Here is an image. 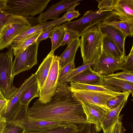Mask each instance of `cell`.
I'll list each match as a JSON object with an SVG mask.
<instances>
[{
  "label": "cell",
  "mask_w": 133,
  "mask_h": 133,
  "mask_svg": "<svg viewBox=\"0 0 133 133\" xmlns=\"http://www.w3.org/2000/svg\"><path fill=\"white\" fill-rule=\"evenodd\" d=\"M74 60L68 63L59 70L57 83L62 80L71 70L75 68Z\"/></svg>",
  "instance_id": "d590c367"
},
{
  "label": "cell",
  "mask_w": 133,
  "mask_h": 133,
  "mask_svg": "<svg viewBox=\"0 0 133 133\" xmlns=\"http://www.w3.org/2000/svg\"><path fill=\"white\" fill-rule=\"evenodd\" d=\"M98 58L87 64H83L79 67L71 70L62 80L57 83V86L69 82L75 76L89 67H91Z\"/></svg>",
  "instance_id": "f1b7e54d"
},
{
  "label": "cell",
  "mask_w": 133,
  "mask_h": 133,
  "mask_svg": "<svg viewBox=\"0 0 133 133\" xmlns=\"http://www.w3.org/2000/svg\"><path fill=\"white\" fill-rule=\"evenodd\" d=\"M111 12L126 21H133V0H116Z\"/></svg>",
  "instance_id": "ffe728a7"
},
{
  "label": "cell",
  "mask_w": 133,
  "mask_h": 133,
  "mask_svg": "<svg viewBox=\"0 0 133 133\" xmlns=\"http://www.w3.org/2000/svg\"><path fill=\"white\" fill-rule=\"evenodd\" d=\"M101 85L114 92H129L133 96V83L102 75Z\"/></svg>",
  "instance_id": "2e32d148"
},
{
  "label": "cell",
  "mask_w": 133,
  "mask_h": 133,
  "mask_svg": "<svg viewBox=\"0 0 133 133\" xmlns=\"http://www.w3.org/2000/svg\"><path fill=\"white\" fill-rule=\"evenodd\" d=\"M81 0H62L58 3L53 4L46 10L39 14L36 18L39 23H45L49 19L53 20L58 18V16L65 11L75 9L80 4Z\"/></svg>",
  "instance_id": "7c38bea8"
},
{
  "label": "cell",
  "mask_w": 133,
  "mask_h": 133,
  "mask_svg": "<svg viewBox=\"0 0 133 133\" xmlns=\"http://www.w3.org/2000/svg\"><path fill=\"white\" fill-rule=\"evenodd\" d=\"M69 85L66 83L57 86L54 95L46 103L37 99L28 108L26 117L31 120L60 122L78 129L91 124L87 121L82 103L69 89Z\"/></svg>",
  "instance_id": "6da1fadb"
},
{
  "label": "cell",
  "mask_w": 133,
  "mask_h": 133,
  "mask_svg": "<svg viewBox=\"0 0 133 133\" xmlns=\"http://www.w3.org/2000/svg\"><path fill=\"white\" fill-rule=\"evenodd\" d=\"M9 100L0 99V116H3L5 113L6 107Z\"/></svg>",
  "instance_id": "7bdbcfd3"
},
{
  "label": "cell",
  "mask_w": 133,
  "mask_h": 133,
  "mask_svg": "<svg viewBox=\"0 0 133 133\" xmlns=\"http://www.w3.org/2000/svg\"><path fill=\"white\" fill-rule=\"evenodd\" d=\"M101 22L119 30L126 37H132L133 36V21H126L115 13L112 12L105 20Z\"/></svg>",
  "instance_id": "e0dca14e"
},
{
  "label": "cell",
  "mask_w": 133,
  "mask_h": 133,
  "mask_svg": "<svg viewBox=\"0 0 133 133\" xmlns=\"http://www.w3.org/2000/svg\"><path fill=\"white\" fill-rule=\"evenodd\" d=\"M37 79L35 73L26 79L18 88L17 92L7 104L6 112L2 116L8 122L19 119L26 116L28 107L22 105L19 101L23 91L30 84Z\"/></svg>",
  "instance_id": "8992f818"
},
{
  "label": "cell",
  "mask_w": 133,
  "mask_h": 133,
  "mask_svg": "<svg viewBox=\"0 0 133 133\" xmlns=\"http://www.w3.org/2000/svg\"><path fill=\"white\" fill-rule=\"evenodd\" d=\"M79 37L77 38L65 49L59 56V70L68 63L75 60L76 52L80 44Z\"/></svg>",
  "instance_id": "cb8c5ba5"
},
{
  "label": "cell",
  "mask_w": 133,
  "mask_h": 133,
  "mask_svg": "<svg viewBox=\"0 0 133 133\" xmlns=\"http://www.w3.org/2000/svg\"><path fill=\"white\" fill-rule=\"evenodd\" d=\"M67 28L63 24L54 26L50 38L52 43L51 52H54L62 42L67 30Z\"/></svg>",
  "instance_id": "484cf974"
},
{
  "label": "cell",
  "mask_w": 133,
  "mask_h": 133,
  "mask_svg": "<svg viewBox=\"0 0 133 133\" xmlns=\"http://www.w3.org/2000/svg\"><path fill=\"white\" fill-rule=\"evenodd\" d=\"M79 37V34L76 31L67 28L64 39L60 46L65 44H67L68 46L77 38Z\"/></svg>",
  "instance_id": "d6a6232c"
},
{
  "label": "cell",
  "mask_w": 133,
  "mask_h": 133,
  "mask_svg": "<svg viewBox=\"0 0 133 133\" xmlns=\"http://www.w3.org/2000/svg\"><path fill=\"white\" fill-rule=\"evenodd\" d=\"M39 43L36 42L28 47L24 50L14 54L12 75H16L30 69L37 64V52Z\"/></svg>",
  "instance_id": "52a82bcc"
},
{
  "label": "cell",
  "mask_w": 133,
  "mask_h": 133,
  "mask_svg": "<svg viewBox=\"0 0 133 133\" xmlns=\"http://www.w3.org/2000/svg\"><path fill=\"white\" fill-rule=\"evenodd\" d=\"M70 90L82 103L87 102L97 105L107 112L109 111L107 106V101L124 93L116 94L100 92Z\"/></svg>",
  "instance_id": "8fae6325"
},
{
  "label": "cell",
  "mask_w": 133,
  "mask_h": 133,
  "mask_svg": "<svg viewBox=\"0 0 133 133\" xmlns=\"http://www.w3.org/2000/svg\"><path fill=\"white\" fill-rule=\"evenodd\" d=\"M80 45L83 64L98 58L102 52V35L95 25L86 30L81 35Z\"/></svg>",
  "instance_id": "7a4b0ae2"
},
{
  "label": "cell",
  "mask_w": 133,
  "mask_h": 133,
  "mask_svg": "<svg viewBox=\"0 0 133 133\" xmlns=\"http://www.w3.org/2000/svg\"><path fill=\"white\" fill-rule=\"evenodd\" d=\"M51 0H9L2 10L10 15L26 17L40 14Z\"/></svg>",
  "instance_id": "5b68a950"
},
{
  "label": "cell",
  "mask_w": 133,
  "mask_h": 133,
  "mask_svg": "<svg viewBox=\"0 0 133 133\" xmlns=\"http://www.w3.org/2000/svg\"><path fill=\"white\" fill-rule=\"evenodd\" d=\"M125 129L122 126L121 128V133H125Z\"/></svg>",
  "instance_id": "7dc6e473"
},
{
  "label": "cell",
  "mask_w": 133,
  "mask_h": 133,
  "mask_svg": "<svg viewBox=\"0 0 133 133\" xmlns=\"http://www.w3.org/2000/svg\"><path fill=\"white\" fill-rule=\"evenodd\" d=\"M24 130L21 127L8 123L2 133H24Z\"/></svg>",
  "instance_id": "8d00e7d4"
},
{
  "label": "cell",
  "mask_w": 133,
  "mask_h": 133,
  "mask_svg": "<svg viewBox=\"0 0 133 133\" xmlns=\"http://www.w3.org/2000/svg\"><path fill=\"white\" fill-rule=\"evenodd\" d=\"M66 22L67 21L63 15L61 17L52 21L43 23H39L37 25L31 26L18 36L14 40L12 43L14 44L16 43L25 37L40 31L48 27L61 25Z\"/></svg>",
  "instance_id": "d6986e66"
},
{
  "label": "cell",
  "mask_w": 133,
  "mask_h": 133,
  "mask_svg": "<svg viewBox=\"0 0 133 133\" xmlns=\"http://www.w3.org/2000/svg\"><path fill=\"white\" fill-rule=\"evenodd\" d=\"M42 30L40 31L23 38L13 44V51L14 54L19 51L24 50L28 47L36 42Z\"/></svg>",
  "instance_id": "83f0119b"
},
{
  "label": "cell",
  "mask_w": 133,
  "mask_h": 133,
  "mask_svg": "<svg viewBox=\"0 0 133 133\" xmlns=\"http://www.w3.org/2000/svg\"><path fill=\"white\" fill-rule=\"evenodd\" d=\"M93 124H85L78 129L75 133H99Z\"/></svg>",
  "instance_id": "74e56055"
},
{
  "label": "cell",
  "mask_w": 133,
  "mask_h": 133,
  "mask_svg": "<svg viewBox=\"0 0 133 133\" xmlns=\"http://www.w3.org/2000/svg\"><path fill=\"white\" fill-rule=\"evenodd\" d=\"M7 122L3 117L0 116V133H2L7 124Z\"/></svg>",
  "instance_id": "ee69618b"
},
{
  "label": "cell",
  "mask_w": 133,
  "mask_h": 133,
  "mask_svg": "<svg viewBox=\"0 0 133 133\" xmlns=\"http://www.w3.org/2000/svg\"><path fill=\"white\" fill-rule=\"evenodd\" d=\"M68 88L70 90L100 92L118 94L123 93L115 92L105 88L102 85H92L70 82Z\"/></svg>",
  "instance_id": "4316f807"
},
{
  "label": "cell",
  "mask_w": 133,
  "mask_h": 133,
  "mask_svg": "<svg viewBox=\"0 0 133 133\" xmlns=\"http://www.w3.org/2000/svg\"><path fill=\"white\" fill-rule=\"evenodd\" d=\"M102 33L108 35L116 44L121 53L125 56V41L126 36L119 30L111 25L99 22L95 24Z\"/></svg>",
  "instance_id": "9a60e30c"
},
{
  "label": "cell",
  "mask_w": 133,
  "mask_h": 133,
  "mask_svg": "<svg viewBox=\"0 0 133 133\" xmlns=\"http://www.w3.org/2000/svg\"><path fill=\"white\" fill-rule=\"evenodd\" d=\"M31 26L26 17L12 15L0 31V50L8 48L18 36Z\"/></svg>",
  "instance_id": "277c9868"
},
{
  "label": "cell",
  "mask_w": 133,
  "mask_h": 133,
  "mask_svg": "<svg viewBox=\"0 0 133 133\" xmlns=\"http://www.w3.org/2000/svg\"><path fill=\"white\" fill-rule=\"evenodd\" d=\"M133 46L129 54L125 56L123 58L124 63L122 70L126 72L133 73Z\"/></svg>",
  "instance_id": "1f68e13d"
},
{
  "label": "cell",
  "mask_w": 133,
  "mask_h": 133,
  "mask_svg": "<svg viewBox=\"0 0 133 133\" xmlns=\"http://www.w3.org/2000/svg\"><path fill=\"white\" fill-rule=\"evenodd\" d=\"M55 26H51L43 30L38 37L36 42L39 43L42 40L50 38L52 32L53 28Z\"/></svg>",
  "instance_id": "f35d334b"
},
{
  "label": "cell",
  "mask_w": 133,
  "mask_h": 133,
  "mask_svg": "<svg viewBox=\"0 0 133 133\" xmlns=\"http://www.w3.org/2000/svg\"><path fill=\"white\" fill-rule=\"evenodd\" d=\"M8 0H0V10H2L6 6Z\"/></svg>",
  "instance_id": "f6af8a7d"
},
{
  "label": "cell",
  "mask_w": 133,
  "mask_h": 133,
  "mask_svg": "<svg viewBox=\"0 0 133 133\" xmlns=\"http://www.w3.org/2000/svg\"><path fill=\"white\" fill-rule=\"evenodd\" d=\"M122 117V116L117 122L103 133H121V128L123 126L121 121Z\"/></svg>",
  "instance_id": "ab89813d"
},
{
  "label": "cell",
  "mask_w": 133,
  "mask_h": 133,
  "mask_svg": "<svg viewBox=\"0 0 133 133\" xmlns=\"http://www.w3.org/2000/svg\"><path fill=\"white\" fill-rule=\"evenodd\" d=\"M12 15L0 10V31L3 28L9 17Z\"/></svg>",
  "instance_id": "60d3db41"
},
{
  "label": "cell",
  "mask_w": 133,
  "mask_h": 133,
  "mask_svg": "<svg viewBox=\"0 0 133 133\" xmlns=\"http://www.w3.org/2000/svg\"><path fill=\"white\" fill-rule=\"evenodd\" d=\"M59 71V56L54 55L48 75L42 88L40 90L39 101L46 103L54 95L57 87Z\"/></svg>",
  "instance_id": "9c48e42d"
},
{
  "label": "cell",
  "mask_w": 133,
  "mask_h": 133,
  "mask_svg": "<svg viewBox=\"0 0 133 133\" xmlns=\"http://www.w3.org/2000/svg\"><path fill=\"white\" fill-rule=\"evenodd\" d=\"M104 76L107 77L118 78L133 83V73H129L124 71L118 72L116 73H112Z\"/></svg>",
  "instance_id": "836d02e7"
},
{
  "label": "cell",
  "mask_w": 133,
  "mask_h": 133,
  "mask_svg": "<svg viewBox=\"0 0 133 133\" xmlns=\"http://www.w3.org/2000/svg\"><path fill=\"white\" fill-rule=\"evenodd\" d=\"M87 121L93 124L97 131L102 129L101 125L107 111L101 107L87 102L82 103Z\"/></svg>",
  "instance_id": "5bb4252c"
},
{
  "label": "cell",
  "mask_w": 133,
  "mask_h": 133,
  "mask_svg": "<svg viewBox=\"0 0 133 133\" xmlns=\"http://www.w3.org/2000/svg\"><path fill=\"white\" fill-rule=\"evenodd\" d=\"M98 2V7L102 12L111 11L115 5L116 0H96Z\"/></svg>",
  "instance_id": "e575fe53"
},
{
  "label": "cell",
  "mask_w": 133,
  "mask_h": 133,
  "mask_svg": "<svg viewBox=\"0 0 133 133\" xmlns=\"http://www.w3.org/2000/svg\"><path fill=\"white\" fill-rule=\"evenodd\" d=\"M7 122L8 124L16 125L21 127L24 129L25 132L42 131L61 127L75 126L67 125L59 122L44 120H31L28 119L26 116L19 119Z\"/></svg>",
  "instance_id": "30bf717a"
},
{
  "label": "cell",
  "mask_w": 133,
  "mask_h": 133,
  "mask_svg": "<svg viewBox=\"0 0 133 133\" xmlns=\"http://www.w3.org/2000/svg\"><path fill=\"white\" fill-rule=\"evenodd\" d=\"M39 90L36 79L29 85L23 91L19 98L21 104L28 107L32 99L39 97Z\"/></svg>",
  "instance_id": "d4e9b609"
},
{
  "label": "cell",
  "mask_w": 133,
  "mask_h": 133,
  "mask_svg": "<svg viewBox=\"0 0 133 133\" xmlns=\"http://www.w3.org/2000/svg\"><path fill=\"white\" fill-rule=\"evenodd\" d=\"M123 63V59L122 60L115 59L102 51L97 60L92 66V69L101 75H107L122 70Z\"/></svg>",
  "instance_id": "4fadbf2b"
},
{
  "label": "cell",
  "mask_w": 133,
  "mask_h": 133,
  "mask_svg": "<svg viewBox=\"0 0 133 133\" xmlns=\"http://www.w3.org/2000/svg\"><path fill=\"white\" fill-rule=\"evenodd\" d=\"M130 94L129 92H125L108 101L107 103V106L109 111L119 105L125 99L128 98Z\"/></svg>",
  "instance_id": "f546056e"
},
{
  "label": "cell",
  "mask_w": 133,
  "mask_h": 133,
  "mask_svg": "<svg viewBox=\"0 0 133 133\" xmlns=\"http://www.w3.org/2000/svg\"><path fill=\"white\" fill-rule=\"evenodd\" d=\"M54 55V52H50L44 58L35 73L40 90L42 87L48 75Z\"/></svg>",
  "instance_id": "7402d4cb"
},
{
  "label": "cell",
  "mask_w": 133,
  "mask_h": 133,
  "mask_svg": "<svg viewBox=\"0 0 133 133\" xmlns=\"http://www.w3.org/2000/svg\"><path fill=\"white\" fill-rule=\"evenodd\" d=\"M81 15L78 10H75L70 11L66 12L64 15L66 20L67 21H71L73 19L77 18Z\"/></svg>",
  "instance_id": "b9f144b4"
},
{
  "label": "cell",
  "mask_w": 133,
  "mask_h": 133,
  "mask_svg": "<svg viewBox=\"0 0 133 133\" xmlns=\"http://www.w3.org/2000/svg\"><path fill=\"white\" fill-rule=\"evenodd\" d=\"M13 47L12 43L6 52L0 53V90L7 100L11 99L18 89L13 84Z\"/></svg>",
  "instance_id": "3957f363"
},
{
  "label": "cell",
  "mask_w": 133,
  "mask_h": 133,
  "mask_svg": "<svg viewBox=\"0 0 133 133\" xmlns=\"http://www.w3.org/2000/svg\"><path fill=\"white\" fill-rule=\"evenodd\" d=\"M0 99L3 100H6L4 97L0 90Z\"/></svg>",
  "instance_id": "bcb514c9"
},
{
  "label": "cell",
  "mask_w": 133,
  "mask_h": 133,
  "mask_svg": "<svg viewBox=\"0 0 133 133\" xmlns=\"http://www.w3.org/2000/svg\"><path fill=\"white\" fill-rule=\"evenodd\" d=\"M78 129L75 126L63 127L47 131L33 132L28 131L24 133H75Z\"/></svg>",
  "instance_id": "4dcf8cb0"
},
{
  "label": "cell",
  "mask_w": 133,
  "mask_h": 133,
  "mask_svg": "<svg viewBox=\"0 0 133 133\" xmlns=\"http://www.w3.org/2000/svg\"><path fill=\"white\" fill-rule=\"evenodd\" d=\"M112 13L111 11L102 12L99 9L88 10L77 20L68 21L63 24L68 29L76 31L80 36L89 28L105 20Z\"/></svg>",
  "instance_id": "ba28073f"
},
{
  "label": "cell",
  "mask_w": 133,
  "mask_h": 133,
  "mask_svg": "<svg viewBox=\"0 0 133 133\" xmlns=\"http://www.w3.org/2000/svg\"><path fill=\"white\" fill-rule=\"evenodd\" d=\"M101 34L102 51L115 59L120 60L123 59L125 56L121 53L116 44L108 35Z\"/></svg>",
  "instance_id": "603a6c76"
},
{
  "label": "cell",
  "mask_w": 133,
  "mask_h": 133,
  "mask_svg": "<svg viewBox=\"0 0 133 133\" xmlns=\"http://www.w3.org/2000/svg\"><path fill=\"white\" fill-rule=\"evenodd\" d=\"M102 79V75L94 71L90 67L73 77L69 82L101 85Z\"/></svg>",
  "instance_id": "ac0fdd59"
},
{
  "label": "cell",
  "mask_w": 133,
  "mask_h": 133,
  "mask_svg": "<svg viewBox=\"0 0 133 133\" xmlns=\"http://www.w3.org/2000/svg\"><path fill=\"white\" fill-rule=\"evenodd\" d=\"M128 98H126L118 106L107 112L101 127L103 133L105 132L115 123L117 122L122 116H119L122 109L126 104Z\"/></svg>",
  "instance_id": "44dd1931"
}]
</instances>
